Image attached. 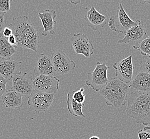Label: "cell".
Listing matches in <instances>:
<instances>
[{"label": "cell", "mask_w": 150, "mask_h": 139, "mask_svg": "<svg viewBox=\"0 0 150 139\" xmlns=\"http://www.w3.org/2000/svg\"><path fill=\"white\" fill-rule=\"evenodd\" d=\"M84 20L87 25L92 30H98L105 26L108 20L107 16L103 15L96 10L94 6L90 8L86 7L84 11Z\"/></svg>", "instance_id": "4fadbf2b"}, {"label": "cell", "mask_w": 150, "mask_h": 139, "mask_svg": "<svg viewBox=\"0 0 150 139\" xmlns=\"http://www.w3.org/2000/svg\"><path fill=\"white\" fill-rule=\"evenodd\" d=\"M135 49L140 52L144 56H150V37L143 40Z\"/></svg>", "instance_id": "44dd1931"}, {"label": "cell", "mask_w": 150, "mask_h": 139, "mask_svg": "<svg viewBox=\"0 0 150 139\" xmlns=\"http://www.w3.org/2000/svg\"><path fill=\"white\" fill-rule=\"evenodd\" d=\"M84 91L85 89L84 88L82 87L78 91H72V96L73 99L78 103L84 104L86 100V94H84Z\"/></svg>", "instance_id": "7402d4cb"}, {"label": "cell", "mask_w": 150, "mask_h": 139, "mask_svg": "<svg viewBox=\"0 0 150 139\" xmlns=\"http://www.w3.org/2000/svg\"><path fill=\"white\" fill-rule=\"evenodd\" d=\"M0 13H1V12H0Z\"/></svg>", "instance_id": "1f68e13d"}, {"label": "cell", "mask_w": 150, "mask_h": 139, "mask_svg": "<svg viewBox=\"0 0 150 139\" xmlns=\"http://www.w3.org/2000/svg\"><path fill=\"white\" fill-rule=\"evenodd\" d=\"M139 139H150V126H146L138 132Z\"/></svg>", "instance_id": "cb8c5ba5"}, {"label": "cell", "mask_w": 150, "mask_h": 139, "mask_svg": "<svg viewBox=\"0 0 150 139\" xmlns=\"http://www.w3.org/2000/svg\"><path fill=\"white\" fill-rule=\"evenodd\" d=\"M10 0H0V12L6 13L10 11Z\"/></svg>", "instance_id": "d4e9b609"}, {"label": "cell", "mask_w": 150, "mask_h": 139, "mask_svg": "<svg viewBox=\"0 0 150 139\" xmlns=\"http://www.w3.org/2000/svg\"><path fill=\"white\" fill-rule=\"evenodd\" d=\"M141 71L150 74V56H144L140 63Z\"/></svg>", "instance_id": "603a6c76"}, {"label": "cell", "mask_w": 150, "mask_h": 139, "mask_svg": "<svg viewBox=\"0 0 150 139\" xmlns=\"http://www.w3.org/2000/svg\"><path fill=\"white\" fill-rule=\"evenodd\" d=\"M67 107L71 115L75 117H82L85 118L86 116L82 112V108L84 106V104L79 103L73 99L72 91L69 93L67 96Z\"/></svg>", "instance_id": "d6986e66"}, {"label": "cell", "mask_w": 150, "mask_h": 139, "mask_svg": "<svg viewBox=\"0 0 150 139\" xmlns=\"http://www.w3.org/2000/svg\"><path fill=\"white\" fill-rule=\"evenodd\" d=\"M89 139H100L99 137L96 136H93L90 137V138Z\"/></svg>", "instance_id": "f546056e"}, {"label": "cell", "mask_w": 150, "mask_h": 139, "mask_svg": "<svg viewBox=\"0 0 150 139\" xmlns=\"http://www.w3.org/2000/svg\"><path fill=\"white\" fill-rule=\"evenodd\" d=\"M8 26L12 30L17 46L38 52L39 34L27 16H21L13 18L12 23Z\"/></svg>", "instance_id": "6da1fadb"}, {"label": "cell", "mask_w": 150, "mask_h": 139, "mask_svg": "<svg viewBox=\"0 0 150 139\" xmlns=\"http://www.w3.org/2000/svg\"><path fill=\"white\" fill-rule=\"evenodd\" d=\"M130 88L143 94L150 95V74L139 72L129 85Z\"/></svg>", "instance_id": "9a60e30c"}, {"label": "cell", "mask_w": 150, "mask_h": 139, "mask_svg": "<svg viewBox=\"0 0 150 139\" xmlns=\"http://www.w3.org/2000/svg\"><path fill=\"white\" fill-rule=\"evenodd\" d=\"M17 52L15 47L8 43L7 38L3 35L0 36V57L8 59Z\"/></svg>", "instance_id": "ffe728a7"}, {"label": "cell", "mask_w": 150, "mask_h": 139, "mask_svg": "<svg viewBox=\"0 0 150 139\" xmlns=\"http://www.w3.org/2000/svg\"><path fill=\"white\" fill-rule=\"evenodd\" d=\"M56 74H64L71 72L76 67V63L70 60L60 49H54L50 57Z\"/></svg>", "instance_id": "ba28073f"}, {"label": "cell", "mask_w": 150, "mask_h": 139, "mask_svg": "<svg viewBox=\"0 0 150 139\" xmlns=\"http://www.w3.org/2000/svg\"><path fill=\"white\" fill-rule=\"evenodd\" d=\"M22 62L4 59L0 62V74L7 80L11 79L12 76L20 72Z\"/></svg>", "instance_id": "e0dca14e"}, {"label": "cell", "mask_w": 150, "mask_h": 139, "mask_svg": "<svg viewBox=\"0 0 150 139\" xmlns=\"http://www.w3.org/2000/svg\"><path fill=\"white\" fill-rule=\"evenodd\" d=\"M12 34H12V30L9 26H6L3 30V33H2L3 36H4L6 38H8V37L11 36Z\"/></svg>", "instance_id": "83f0119b"}, {"label": "cell", "mask_w": 150, "mask_h": 139, "mask_svg": "<svg viewBox=\"0 0 150 139\" xmlns=\"http://www.w3.org/2000/svg\"><path fill=\"white\" fill-rule=\"evenodd\" d=\"M23 97L21 94L11 89L6 91L1 99L6 108L18 109L23 106Z\"/></svg>", "instance_id": "ac0fdd59"}, {"label": "cell", "mask_w": 150, "mask_h": 139, "mask_svg": "<svg viewBox=\"0 0 150 139\" xmlns=\"http://www.w3.org/2000/svg\"><path fill=\"white\" fill-rule=\"evenodd\" d=\"M4 13H0V36L3 35V30L6 27V21L4 19Z\"/></svg>", "instance_id": "4316f807"}, {"label": "cell", "mask_w": 150, "mask_h": 139, "mask_svg": "<svg viewBox=\"0 0 150 139\" xmlns=\"http://www.w3.org/2000/svg\"><path fill=\"white\" fill-rule=\"evenodd\" d=\"M129 89L128 84L114 78L108 80L99 93L105 99L107 106L122 108L127 103Z\"/></svg>", "instance_id": "3957f363"}, {"label": "cell", "mask_w": 150, "mask_h": 139, "mask_svg": "<svg viewBox=\"0 0 150 139\" xmlns=\"http://www.w3.org/2000/svg\"><path fill=\"white\" fill-rule=\"evenodd\" d=\"M54 94H48L34 90L28 97L30 109L36 112H45L51 106L54 100Z\"/></svg>", "instance_id": "8992f818"}, {"label": "cell", "mask_w": 150, "mask_h": 139, "mask_svg": "<svg viewBox=\"0 0 150 139\" xmlns=\"http://www.w3.org/2000/svg\"><path fill=\"white\" fill-rule=\"evenodd\" d=\"M137 21H133L124 9L122 3H119L115 15L112 16L108 21V25L111 30L125 34L131 27L136 26Z\"/></svg>", "instance_id": "277c9868"}, {"label": "cell", "mask_w": 150, "mask_h": 139, "mask_svg": "<svg viewBox=\"0 0 150 139\" xmlns=\"http://www.w3.org/2000/svg\"><path fill=\"white\" fill-rule=\"evenodd\" d=\"M126 112L128 117L144 126L150 124V95L133 91L128 94Z\"/></svg>", "instance_id": "7a4b0ae2"}, {"label": "cell", "mask_w": 150, "mask_h": 139, "mask_svg": "<svg viewBox=\"0 0 150 139\" xmlns=\"http://www.w3.org/2000/svg\"><path fill=\"white\" fill-rule=\"evenodd\" d=\"M12 90L28 97L34 91L33 76L27 73L19 72L12 76Z\"/></svg>", "instance_id": "9c48e42d"}, {"label": "cell", "mask_w": 150, "mask_h": 139, "mask_svg": "<svg viewBox=\"0 0 150 139\" xmlns=\"http://www.w3.org/2000/svg\"><path fill=\"white\" fill-rule=\"evenodd\" d=\"M33 87L34 90L54 94L59 89V80L54 76L40 75L33 78Z\"/></svg>", "instance_id": "30bf717a"}, {"label": "cell", "mask_w": 150, "mask_h": 139, "mask_svg": "<svg viewBox=\"0 0 150 139\" xmlns=\"http://www.w3.org/2000/svg\"><path fill=\"white\" fill-rule=\"evenodd\" d=\"M110 67L98 62L93 71L87 74L86 84L96 91H99L108 82V71Z\"/></svg>", "instance_id": "5b68a950"}, {"label": "cell", "mask_w": 150, "mask_h": 139, "mask_svg": "<svg viewBox=\"0 0 150 139\" xmlns=\"http://www.w3.org/2000/svg\"><path fill=\"white\" fill-rule=\"evenodd\" d=\"M137 24L129 28L125 34L123 39L119 40L118 43H126L136 49L142 41L149 36L147 35L144 23L140 20H137Z\"/></svg>", "instance_id": "52a82bcc"}, {"label": "cell", "mask_w": 150, "mask_h": 139, "mask_svg": "<svg viewBox=\"0 0 150 139\" xmlns=\"http://www.w3.org/2000/svg\"><path fill=\"white\" fill-rule=\"evenodd\" d=\"M38 16L41 21L44 29L42 32V35L47 36L48 34H54V24H56V21L54 19L57 16L56 10L54 9H47L42 12H39Z\"/></svg>", "instance_id": "2e32d148"}, {"label": "cell", "mask_w": 150, "mask_h": 139, "mask_svg": "<svg viewBox=\"0 0 150 139\" xmlns=\"http://www.w3.org/2000/svg\"><path fill=\"white\" fill-rule=\"evenodd\" d=\"M132 55L113 65L115 73V78L129 85L133 79V72L134 67L132 62Z\"/></svg>", "instance_id": "8fae6325"}, {"label": "cell", "mask_w": 150, "mask_h": 139, "mask_svg": "<svg viewBox=\"0 0 150 139\" xmlns=\"http://www.w3.org/2000/svg\"><path fill=\"white\" fill-rule=\"evenodd\" d=\"M56 74L54 67L50 57L41 54L38 57L33 73V78L40 75L54 76Z\"/></svg>", "instance_id": "5bb4252c"}, {"label": "cell", "mask_w": 150, "mask_h": 139, "mask_svg": "<svg viewBox=\"0 0 150 139\" xmlns=\"http://www.w3.org/2000/svg\"><path fill=\"white\" fill-rule=\"evenodd\" d=\"M5 58H2L1 57H0V62H1L2 61H3V60H4Z\"/></svg>", "instance_id": "4dcf8cb0"}, {"label": "cell", "mask_w": 150, "mask_h": 139, "mask_svg": "<svg viewBox=\"0 0 150 139\" xmlns=\"http://www.w3.org/2000/svg\"><path fill=\"white\" fill-rule=\"evenodd\" d=\"M71 43L76 55H83L86 57H90L93 54L94 45L84 34H74L71 37Z\"/></svg>", "instance_id": "7c38bea8"}, {"label": "cell", "mask_w": 150, "mask_h": 139, "mask_svg": "<svg viewBox=\"0 0 150 139\" xmlns=\"http://www.w3.org/2000/svg\"><path fill=\"white\" fill-rule=\"evenodd\" d=\"M7 40H8V43H9L11 45H12V46H14V47H15L16 46H17V41H16V38L13 34L11 35V36L8 37V38H7Z\"/></svg>", "instance_id": "f1b7e54d"}, {"label": "cell", "mask_w": 150, "mask_h": 139, "mask_svg": "<svg viewBox=\"0 0 150 139\" xmlns=\"http://www.w3.org/2000/svg\"><path fill=\"white\" fill-rule=\"evenodd\" d=\"M8 81L0 74V99L6 91V85Z\"/></svg>", "instance_id": "484cf974"}]
</instances>
